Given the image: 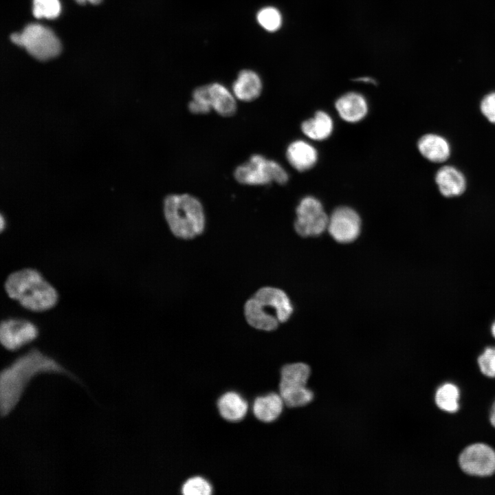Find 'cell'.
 Segmentation results:
<instances>
[{
  "mask_svg": "<svg viewBox=\"0 0 495 495\" xmlns=\"http://www.w3.org/2000/svg\"><path fill=\"white\" fill-rule=\"evenodd\" d=\"M43 373H58L81 383L54 358L32 348L3 368L0 373L1 417L8 416L20 401L30 381Z\"/></svg>",
  "mask_w": 495,
  "mask_h": 495,
  "instance_id": "1",
  "label": "cell"
},
{
  "mask_svg": "<svg viewBox=\"0 0 495 495\" xmlns=\"http://www.w3.org/2000/svg\"><path fill=\"white\" fill-rule=\"evenodd\" d=\"M4 288L8 297L33 312L51 309L59 298L55 287L34 268H23L10 274Z\"/></svg>",
  "mask_w": 495,
  "mask_h": 495,
  "instance_id": "2",
  "label": "cell"
},
{
  "mask_svg": "<svg viewBox=\"0 0 495 495\" xmlns=\"http://www.w3.org/2000/svg\"><path fill=\"white\" fill-rule=\"evenodd\" d=\"M243 313L246 322L252 327L272 331L289 319L293 306L284 291L267 286L258 289L248 299Z\"/></svg>",
  "mask_w": 495,
  "mask_h": 495,
  "instance_id": "3",
  "label": "cell"
},
{
  "mask_svg": "<svg viewBox=\"0 0 495 495\" xmlns=\"http://www.w3.org/2000/svg\"><path fill=\"white\" fill-rule=\"evenodd\" d=\"M164 214L172 234L190 240L201 235L206 218L201 203L189 194L169 195L164 199Z\"/></svg>",
  "mask_w": 495,
  "mask_h": 495,
  "instance_id": "4",
  "label": "cell"
},
{
  "mask_svg": "<svg viewBox=\"0 0 495 495\" xmlns=\"http://www.w3.org/2000/svg\"><path fill=\"white\" fill-rule=\"evenodd\" d=\"M10 40L39 60L54 58L61 50L60 41L55 34L50 28L37 23L28 24L21 32L12 34Z\"/></svg>",
  "mask_w": 495,
  "mask_h": 495,
  "instance_id": "5",
  "label": "cell"
},
{
  "mask_svg": "<svg viewBox=\"0 0 495 495\" xmlns=\"http://www.w3.org/2000/svg\"><path fill=\"white\" fill-rule=\"evenodd\" d=\"M234 176L239 183L252 186L266 185L272 182L283 185L289 179L280 164L258 154L252 155L248 162L237 166Z\"/></svg>",
  "mask_w": 495,
  "mask_h": 495,
  "instance_id": "6",
  "label": "cell"
},
{
  "mask_svg": "<svg viewBox=\"0 0 495 495\" xmlns=\"http://www.w3.org/2000/svg\"><path fill=\"white\" fill-rule=\"evenodd\" d=\"M296 212L294 228L300 236H318L327 230L329 217L317 198L312 196L303 197Z\"/></svg>",
  "mask_w": 495,
  "mask_h": 495,
  "instance_id": "7",
  "label": "cell"
},
{
  "mask_svg": "<svg viewBox=\"0 0 495 495\" xmlns=\"http://www.w3.org/2000/svg\"><path fill=\"white\" fill-rule=\"evenodd\" d=\"M458 461L461 470L470 476L487 477L495 473V450L485 443L467 446L459 454Z\"/></svg>",
  "mask_w": 495,
  "mask_h": 495,
  "instance_id": "8",
  "label": "cell"
},
{
  "mask_svg": "<svg viewBox=\"0 0 495 495\" xmlns=\"http://www.w3.org/2000/svg\"><path fill=\"white\" fill-rule=\"evenodd\" d=\"M38 329L32 322L23 318L3 320L0 324V341L10 351H16L35 340Z\"/></svg>",
  "mask_w": 495,
  "mask_h": 495,
  "instance_id": "9",
  "label": "cell"
},
{
  "mask_svg": "<svg viewBox=\"0 0 495 495\" xmlns=\"http://www.w3.org/2000/svg\"><path fill=\"white\" fill-rule=\"evenodd\" d=\"M327 230L337 242H353L360 233L361 219L353 208L348 206L338 207L329 218Z\"/></svg>",
  "mask_w": 495,
  "mask_h": 495,
  "instance_id": "10",
  "label": "cell"
},
{
  "mask_svg": "<svg viewBox=\"0 0 495 495\" xmlns=\"http://www.w3.org/2000/svg\"><path fill=\"white\" fill-rule=\"evenodd\" d=\"M339 116L345 122L356 123L363 120L368 113V102L363 95L351 91L339 97L335 102Z\"/></svg>",
  "mask_w": 495,
  "mask_h": 495,
  "instance_id": "11",
  "label": "cell"
},
{
  "mask_svg": "<svg viewBox=\"0 0 495 495\" xmlns=\"http://www.w3.org/2000/svg\"><path fill=\"white\" fill-rule=\"evenodd\" d=\"M286 157L293 168L302 172L314 167L318 156L313 145L305 140H298L288 146Z\"/></svg>",
  "mask_w": 495,
  "mask_h": 495,
  "instance_id": "12",
  "label": "cell"
},
{
  "mask_svg": "<svg viewBox=\"0 0 495 495\" xmlns=\"http://www.w3.org/2000/svg\"><path fill=\"white\" fill-rule=\"evenodd\" d=\"M208 102L211 109L223 117L233 116L236 111L235 96L223 85L212 82L205 85Z\"/></svg>",
  "mask_w": 495,
  "mask_h": 495,
  "instance_id": "13",
  "label": "cell"
},
{
  "mask_svg": "<svg viewBox=\"0 0 495 495\" xmlns=\"http://www.w3.org/2000/svg\"><path fill=\"white\" fill-rule=\"evenodd\" d=\"M235 98L244 102L253 101L261 94L263 85L258 74L251 69H243L232 84Z\"/></svg>",
  "mask_w": 495,
  "mask_h": 495,
  "instance_id": "14",
  "label": "cell"
},
{
  "mask_svg": "<svg viewBox=\"0 0 495 495\" xmlns=\"http://www.w3.org/2000/svg\"><path fill=\"white\" fill-rule=\"evenodd\" d=\"M311 375V366L305 362L287 363L280 368L278 389L309 385Z\"/></svg>",
  "mask_w": 495,
  "mask_h": 495,
  "instance_id": "15",
  "label": "cell"
},
{
  "mask_svg": "<svg viewBox=\"0 0 495 495\" xmlns=\"http://www.w3.org/2000/svg\"><path fill=\"white\" fill-rule=\"evenodd\" d=\"M285 406L279 393L271 392L256 398L252 409L254 416L258 420L270 423L280 417Z\"/></svg>",
  "mask_w": 495,
  "mask_h": 495,
  "instance_id": "16",
  "label": "cell"
},
{
  "mask_svg": "<svg viewBox=\"0 0 495 495\" xmlns=\"http://www.w3.org/2000/svg\"><path fill=\"white\" fill-rule=\"evenodd\" d=\"M435 180L441 193L446 197L461 195L465 190L463 175L452 166L441 168L436 174Z\"/></svg>",
  "mask_w": 495,
  "mask_h": 495,
  "instance_id": "17",
  "label": "cell"
},
{
  "mask_svg": "<svg viewBox=\"0 0 495 495\" xmlns=\"http://www.w3.org/2000/svg\"><path fill=\"white\" fill-rule=\"evenodd\" d=\"M303 134L315 141L328 138L333 130L331 117L325 111H318L314 117L303 121L300 126Z\"/></svg>",
  "mask_w": 495,
  "mask_h": 495,
  "instance_id": "18",
  "label": "cell"
},
{
  "mask_svg": "<svg viewBox=\"0 0 495 495\" xmlns=\"http://www.w3.org/2000/svg\"><path fill=\"white\" fill-rule=\"evenodd\" d=\"M217 408L223 419L229 421H238L246 415L248 405L239 394L230 391L220 397Z\"/></svg>",
  "mask_w": 495,
  "mask_h": 495,
  "instance_id": "19",
  "label": "cell"
},
{
  "mask_svg": "<svg viewBox=\"0 0 495 495\" xmlns=\"http://www.w3.org/2000/svg\"><path fill=\"white\" fill-rule=\"evenodd\" d=\"M418 148L424 157L433 162L446 161L450 153L448 142L434 134L422 136L418 142Z\"/></svg>",
  "mask_w": 495,
  "mask_h": 495,
  "instance_id": "20",
  "label": "cell"
},
{
  "mask_svg": "<svg viewBox=\"0 0 495 495\" xmlns=\"http://www.w3.org/2000/svg\"><path fill=\"white\" fill-rule=\"evenodd\" d=\"M460 390L452 383H446L438 388L434 401L437 407L445 412L454 413L459 409Z\"/></svg>",
  "mask_w": 495,
  "mask_h": 495,
  "instance_id": "21",
  "label": "cell"
},
{
  "mask_svg": "<svg viewBox=\"0 0 495 495\" xmlns=\"http://www.w3.org/2000/svg\"><path fill=\"white\" fill-rule=\"evenodd\" d=\"M256 17L259 25L269 32H276L282 25L281 13L274 6H266L260 9Z\"/></svg>",
  "mask_w": 495,
  "mask_h": 495,
  "instance_id": "22",
  "label": "cell"
},
{
  "mask_svg": "<svg viewBox=\"0 0 495 495\" xmlns=\"http://www.w3.org/2000/svg\"><path fill=\"white\" fill-rule=\"evenodd\" d=\"M60 12L58 0H33L32 13L36 19H53Z\"/></svg>",
  "mask_w": 495,
  "mask_h": 495,
  "instance_id": "23",
  "label": "cell"
},
{
  "mask_svg": "<svg viewBox=\"0 0 495 495\" xmlns=\"http://www.w3.org/2000/svg\"><path fill=\"white\" fill-rule=\"evenodd\" d=\"M184 495H210L212 488L210 483L200 476H195L188 479L182 488Z\"/></svg>",
  "mask_w": 495,
  "mask_h": 495,
  "instance_id": "24",
  "label": "cell"
},
{
  "mask_svg": "<svg viewBox=\"0 0 495 495\" xmlns=\"http://www.w3.org/2000/svg\"><path fill=\"white\" fill-rule=\"evenodd\" d=\"M481 372L488 377H495V346H488L477 358Z\"/></svg>",
  "mask_w": 495,
  "mask_h": 495,
  "instance_id": "25",
  "label": "cell"
},
{
  "mask_svg": "<svg viewBox=\"0 0 495 495\" xmlns=\"http://www.w3.org/2000/svg\"><path fill=\"white\" fill-rule=\"evenodd\" d=\"M481 110L490 122L495 124V92L484 97L481 103Z\"/></svg>",
  "mask_w": 495,
  "mask_h": 495,
  "instance_id": "26",
  "label": "cell"
},
{
  "mask_svg": "<svg viewBox=\"0 0 495 495\" xmlns=\"http://www.w3.org/2000/svg\"><path fill=\"white\" fill-rule=\"evenodd\" d=\"M355 80L357 82H362V83L364 82V83H367V84H372V85H375L377 82L374 78H373L371 77H368V76L360 77V78L355 79Z\"/></svg>",
  "mask_w": 495,
  "mask_h": 495,
  "instance_id": "27",
  "label": "cell"
},
{
  "mask_svg": "<svg viewBox=\"0 0 495 495\" xmlns=\"http://www.w3.org/2000/svg\"><path fill=\"white\" fill-rule=\"evenodd\" d=\"M490 421L492 426L495 428V402H494L490 410Z\"/></svg>",
  "mask_w": 495,
  "mask_h": 495,
  "instance_id": "28",
  "label": "cell"
},
{
  "mask_svg": "<svg viewBox=\"0 0 495 495\" xmlns=\"http://www.w3.org/2000/svg\"><path fill=\"white\" fill-rule=\"evenodd\" d=\"M79 4H85L86 2H89L91 4H98L102 0H75Z\"/></svg>",
  "mask_w": 495,
  "mask_h": 495,
  "instance_id": "29",
  "label": "cell"
},
{
  "mask_svg": "<svg viewBox=\"0 0 495 495\" xmlns=\"http://www.w3.org/2000/svg\"><path fill=\"white\" fill-rule=\"evenodd\" d=\"M491 333H492V336L495 338V320H494V322L492 324V326H491Z\"/></svg>",
  "mask_w": 495,
  "mask_h": 495,
  "instance_id": "30",
  "label": "cell"
},
{
  "mask_svg": "<svg viewBox=\"0 0 495 495\" xmlns=\"http://www.w3.org/2000/svg\"><path fill=\"white\" fill-rule=\"evenodd\" d=\"M4 227V219L3 217H1V230H3Z\"/></svg>",
  "mask_w": 495,
  "mask_h": 495,
  "instance_id": "31",
  "label": "cell"
}]
</instances>
